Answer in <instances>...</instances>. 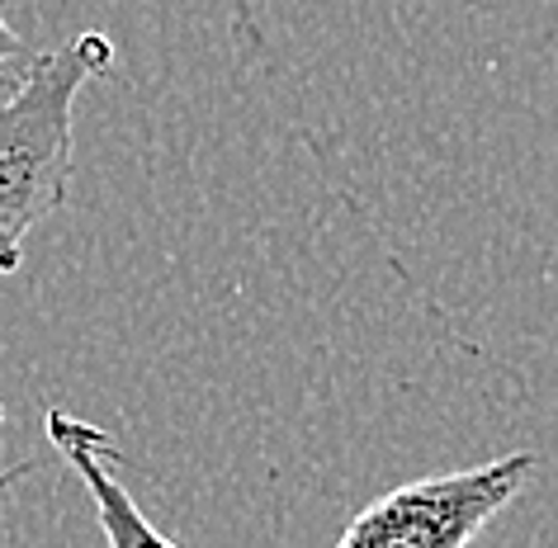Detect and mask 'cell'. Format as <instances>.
Here are the masks:
<instances>
[{
	"label": "cell",
	"instance_id": "obj_3",
	"mask_svg": "<svg viewBox=\"0 0 558 548\" xmlns=\"http://www.w3.org/2000/svg\"><path fill=\"white\" fill-rule=\"evenodd\" d=\"M44 426H48V440L58 445V454L72 463V473L86 483L90 501H95V520H100L109 548H180V544L166 539V534L151 525L143 511H137V501L129 497V487L119 483V473H114L119 445L109 440L100 426L66 416L62 406H52Z\"/></svg>",
	"mask_w": 558,
	"mask_h": 548
},
{
	"label": "cell",
	"instance_id": "obj_1",
	"mask_svg": "<svg viewBox=\"0 0 558 548\" xmlns=\"http://www.w3.org/2000/svg\"><path fill=\"white\" fill-rule=\"evenodd\" d=\"M114 62L105 34H76L72 44L24 66L15 90L0 100V275L24 265V242L48 222L72 190L76 95Z\"/></svg>",
	"mask_w": 558,
	"mask_h": 548
},
{
	"label": "cell",
	"instance_id": "obj_5",
	"mask_svg": "<svg viewBox=\"0 0 558 548\" xmlns=\"http://www.w3.org/2000/svg\"><path fill=\"white\" fill-rule=\"evenodd\" d=\"M0 421H5V406H0ZM24 473H29V463H24V468H10V473H0V497H5V487H15Z\"/></svg>",
	"mask_w": 558,
	"mask_h": 548
},
{
	"label": "cell",
	"instance_id": "obj_4",
	"mask_svg": "<svg viewBox=\"0 0 558 548\" xmlns=\"http://www.w3.org/2000/svg\"><path fill=\"white\" fill-rule=\"evenodd\" d=\"M15 62H24V38L10 29V20H5V10H0V72H10Z\"/></svg>",
	"mask_w": 558,
	"mask_h": 548
},
{
	"label": "cell",
	"instance_id": "obj_2",
	"mask_svg": "<svg viewBox=\"0 0 558 548\" xmlns=\"http://www.w3.org/2000/svg\"><path fill=\"white\" fill-rule=\"evenodd\" d=\"M535 477V454H507L374 497L331 548H469Z\"/></svg>",
	"mask_w": 558,
	"mask_h": 548
}]
</instances>
